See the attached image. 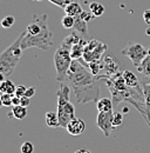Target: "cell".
Instances as JSON below:
<instances>
[{
	"mask_svg": "<svg viewBox=\"0 0 150 153\" xmlns=\"http://www.w3.org/2000/svg\"><path fill=\"white\" fill-rule=\"evenodd\" d=\"M65 82L71 86L79 104H87L90 101L97 102L100 99L101 80L94 76L80 59H73Z\"/></svg>",
	"mask_w": 150,
	"mask_h": 153,
	"instance_id": "1",
	"label": "cell"
},
{
	"mask_svg": "<svg viewBox=\"0 0 150 153\" xmlns=\"http://www.w3.org/2000/svg\"><path fill=\"white\" fill-rule=\"evenodd\" d=\"M71 86L65 82H60L59 88L56 90L57 100V118L59 127L66 128L68 123L75 118V106L71 101Z\"/></svg>",
	"mask_w": 150,
	"mask_h": 153,
	"instance_id": "2",
	"label": "cell"
},
{
	"mask_svg": "<svg viewBox=\"0 0 150 153\" xmlns=\"http://www.w3.org/2000/svg\"><path fill=\"white\" fill-rule=\"evenodd\" d=\"M25 31L13 41L6 50H4L0 53V73H2L6 78L11 76L20 61V58L22 56V48H21V41L24 38Z\"/></svg>",
	"mask_w": 150,
	"mask_h": 153,
	"instance_id": "3",
	"label": "cell"
},
{
	"mask_svg": "<svg viewBox=\"0 0 150 153\" xmlns=\"http://www.w3.org/2000/svg\"><path fill=\"white\" fill-rule=\"evenodd\" d=\"M73 58L71 56V50L60 45L54 53V66L56 71L55 78L59 82H65Z\"/></svg>",
	"mask_w": 150,
	"mask_h": 153,
	"instance_id": "4",
	"label": "cell"
},
{
	"mask_svg": "<svg viewBox=\"0 0 150 153\" xmlns=\"http://www.w3.org/2000/svg\"><path fill=\"white\" fill-rule=\"evenodd\" d=\"M53 33L47 30L46 32L39 34V36H28L26 34V31H25V34H24V38L21 41V48L22 50H27V48H40V50H48L53 46Z\"/></svg>",
	"mask_w": 150,
	"mask_h": 153,
	"instance_id": "5",
	"label": "cell"
},
{
	"mask_svg": "<svg viewBox=\"0 0 150 153\" xmlns=\"http://www.w3.org/2000/svg\"><path fill=\"white\" fill-rule=\"evenodd\" d=\"M106 51H107V45L104 42H101L100 40H96V39H92L87 42L85 47V53H83L82 60L87 64L101 60L104 57Z\"/></svg>",
	"mask_w": 150,
	"mask_h": 153,
	"instance_id": "6",
	"label": "cell"
},
{
	"mask_svg": "<svg viewBox=\"0 0 150 153\" xmlns=\"http://www.w3.org/2000/svg\"><path fill=\"white\" fill-rule=\"evenodd\" d=\"M121 53L127 58H129L132 62V65L137 68L141 66L142 61L148 56V50L143 47V45L138 42H129L122 51Z\"/></svg>",
	"mask_w": 150,
	"mask_h": 153,
	"instance_id": "7",
	"label": "cell"
},
{
	"mask_svg": "<svg viewBox=\"0 0 150 153\" xmlns=\"http://www.w3.org/2000/svg\"><path fill=\"white\" fill-rule=\"evenodd\" d=\"M96 125L102 131L104 137H110L112 130L115 128L112 126V111L110 112H99L96 118Z\"/></svg>",
	"mask_w": 150,
	"mask_h": 153,
	"instance_id": "8",
	"label": "cell"
},
{
	"mask_svg": "<svg viewBox=\"0 0 150 153\" xmlns=\"http://www.w3.org/2000/svg\"><path fill=\"white\" fill-rule=\"evenodd\" d=\"M102 61H103V70L100 76H112L116 74L117 72H120V61L117 59L106 54L102 58Z\"/></svg>",
	"mask_w": 150,
	"mask_h": 153,
	"instance_id": "9",
	"label": "cell"
},
{
	"mask_svg": "<svg viewBox=\"0 0 150 153\" xmlns=\"http://www.w3.org/2000/svg\"><path fill=\"white\" fill-rule=\"evenodd\" d=\"M66 130H67L68 133L72 134V135H75V137L80 135V134H82L86 131V123L81 118H76L75 117L74 119H72L68 123Z\"/></svg>",
	"mask_w": 150,
	"mask_h": 153,
	"instance_id": "10",
	"label": "cell"
},
{
	"mask_svg": "<svg viewBox=\"0 0 150 153\" xmlns=\"http://www.w3.org/2000/svg\"><path fill=\"white\" fill-rule=\"evenodd\" d=\"M122 76H123V79H124L126 84H127L129 87L143 92V88H142V86H141V82H140L138 78H137V76H136L135 73H132L129 70H126V71H122Z\"/></svg>",
	"mask_w": 150,
	"mask_h": 153,
	"instance_id": "11",
	"label": "cell"
},
{
	"mask_svg": "<svg viewBox=\"0 0 150 153\" xmlns=\"http://www.w3.org/2000/svg\"><path fill=\"white\" fill-rule=\"evenodd\" d=\"M87 40L85 38H82L80 40V42H77V44H75L72 46V48H71V56L73 59H76V60H79V59H81V58L83 57V53H85V47H86V45H87Z\"/></svg>",
	"mask_w": 150,
	"mask_h": 153,
	"instance_id": "12",
	"label": "cell"
},
{
	"mask_svg": "<svg viewBox=\"0 0 150 153\" xmlns=\"http://www.w3.org/2000/svg\"><path fill=\"white\" fill-rule=\"evenodd\" d=\"M82 2L80 1H74V2H71L69 5L66 6L65 8V13L68 14V16H72V17H80L81 13L83 12V8H82Z\"/></svg>",
	"mask_w": 150,
	"mask_h": 153,
	"instance_id": "13",
	"label": "cell"
},
{
	"mask_svg": "<svg viewBox=\"0 0 150 153\" xmlns=\"http://www.w3.org/2000/svg\"><path fill=\"white\" fill-rule=\"evenodd\" d=\"M88 22H86L85 20H82L80 17H75V31L82 37V38H87L88 37Z\"/></svg>",
	"mask_w": 150,
	"mask_h": 153,
	"instance_id": "14",
	"label": "cell"
},
{
	"mask_svg": "<svg viewBox=\"0 0 150 153\" xmlns=\"http://www.w3.org/2000/svg\"><path fill=\"white\" fill-rule=\"evenodd\" d=\"M96 108L99 112H110L114 108L112 100L109 98H100L96 102Z\"/></svg>",
	"mask_w": 150,
	"mask_h": 153,
	"instance_id": "15",
	"label": "cell"
},
{
	"mask_svg": "<svg viewBox=\"0 0 150 153\" xmlns=\"http://www.w3.org/2000/svg\"><path fill=\"white\" fill-rule=\"evenodd\" d=\"M82 39V37L77 33V32H72V33H69L66 38L62 40V42L60 44L61 46H63V47H67V48H72V46L75 45V44H77V42H80V40Z\"/></svg>",
	"mask_w": 150,
	"mask_h": 153,
	"instance_id": "16",
	"label": "cell"
},
{
	"mask_svg": "<svg viewBox=\"0 0 150 153\" xmlns=\"http://www.w3.org/2000/svg\"><path fill=\"white\" fill-rule=\"evenodd\" d=\"M15 90H17V86L10 79H6L2 82H0V94L1 93H7V94H11V96H15Z\"/></svg>",
	"mask_w": 150,
	"mask_h": 153,
	"instance_id": "17",
	"label": "cell"
},
{
	"mask_svg": "<svg viewBox=\"0 0 150 153\" xmlns=\"http://www.w3.org/2000/svg\"><path fill=\"white\" fill-rule=\"evenodd\" d=\"M137 71H138L142 76H146L150 82V48L148 50V56H147L146 59L142 61L141 66L137 67Z\"/></svg>",
	"mask_w": 150,
	"mask_h": 153,
	"instance_id": "18",
	"label": "cell"
},
{
	"mask_svg": "<svg viewBox=\"0 0 150 153\" xmlns=\"http://www.w3.org/2000/svg\"><path fill=\"white\" fill-rule=\"evenodd\" d=\"M144 90V102H146V111H147V123L150 125V84H143Z\"/></svg>",
	"mask_w": 150,
	"mask_h": 153,
	"instance_id": "19",
	"label": "cell"
},
{
	"mask_svg": "<svg viewBox=\"0 0 150 153\" xmlns=\"http://www.w3.org/2000/svg\"><path fill=\"white\" fill-rule=\"evenodd\" d=\"M8 117H14L15 119L18 120H22L27 117V107H24L21 105H18V106H13L12 108V114L8 115Z\"/></svg>",
	"mask_w": 150,
	"mask_h": 153,
	"instance_id": "20",
	"label": "cell"
},
{
	"mask_svg": "<svg viewBox=\"0 0 150 153\" xmlns=\"http://www.w3.org/2000/svg\"><path fill=\"white\" fill-rule=\"evenodd\" d=\"M89 11L93 13L95 18H99V17L103 16L106 8H104V6H103L102 4L94 1V2H90V4H89Z\"/></svg>",
	"mask_w": 150,
	"mask_h": 153,
	"instance_id": "21",
	"label": "cell"
},
{
	"mask_svg": "<svg viewBox=\"0 0 150 153\" xmlns=\"http://www.w3.org/2000/svg\"><path fill=\"white\" fill-rule=\"evenodd\" d=\"M46 125L48 127H59V118L56 112L48 111L46 112Z\"/></svg>",
	"mask_w": 150,
	"mask_h": 153,
	"instance_id": "22",
	"label": "cell"
},
{
	"mask_svg": "<svg viewBox=\"0 0 150 153\" xmlns=\"http://www.w3.org/2000/svg\"><path fill=\"white\" fill-rule=\"evenodd\" d=\"M61 24H62V27L63 28H73L75 25V18L72 16H68V14H65L61 19Z\"/></svg>",
	"mask_w": 150,
	"mask_h": 153,
	"instance_id": "23",
	"label": "cell"
},
{
	"mask_svg": "<svg viewBox=\"0 0 150 153\" xmlns=\"http://www.w3.org/2000/svg\"><path fill=\"white\" fill-rule=\"evenodd\" d=\"M15 22V18L13 16H6L0 21V26L2 28H11Z\"/></svg>",
	"mask_w": 150,
	"mask_h": 153,
	"instance_id": "24",
	"label": "cell"
},
{
	"mask_svg": "<svg viewBox=\"0 0 150 153\" xmlns=\"http://www.w3.org/2000/svg\"><path fill=\"white\" fill-rule=\"evenodd\" d=\"M49 2H52L53 5H56L57 7L65 10L67 5H69L71 2H74V1H80V2H85L83 0H48Z\"/></svg>",
	"mask_w": 150,
	"mask_h": 153,
	"instance_id": "25",
	"label": "cell"
},
{
	"mask_svg": "<svg viewBox=\"0 0 150 153\" xmlns=\"http://www.w3.org/2000/svg\"><path fill=\"white\" fill-rule=\"evenodd\" d=\"M123 123V113L121 112H112V126L117 127Z\"/></svg>",
	"mask_w": 150,
	"mask_h": 153,
	"instance_id": "26",
	"label": "cell"
},
{
	"mask_svg": "<svg viewBox=\"0 0 150 153\" xmlns=\"http://www.w3.org/2000/svg\"><path fill=\"white\" fill-rule=\"evenodd\" d=\"M21 153H33L34 152V145L31 141H25L21 147H20Z\"/></svg>",
	"mask_w": 150,
	"mask_h": 153,
	"instance_id": "27",
	"label": "cell"
},
{
	"mask_svg": "<svg viewBox=\"0 0 150 153\" xmlns=\"http://www.w3.org/2000/svg\"><path fill=\"white\" fill-rule=\"evenodd\" d=\"M0 98H1V101H2V105L4 106H12V98L13 96L11 94H7V93H1L0 94Z\"/></svg>",
	"mask_w": 150,
	"mask_h": 153,
	"instance_id": "28",
	"label": "cell"
},
{
	"mask_svg": "<svg viewBox=\"0 0 150 153\" xmlns=\"http://www.w3.org/2000/svg\"><path fill=\"white\" fill-rule=\"evenodd\" d=\"M80 18H81L82 20H85L86 22H89V21H90V20H93L95 17H94V14L90 12V11H83V12L81 13Z\"/></svg>",
	"mask_w": 150,
	"mask_h": 153,
	"instance_id": "29",
	"label": "cell"
},
{
	"mask_svg": "<svg viewBox=\"0 0 150 153\" xmlns=\"http://www.w3.org/2000/svg\"><path fill=\"white\" fill-rule=\"evenodd\" d=\"M26 91H27V87H25L22 85H19V86H17V90H15V96L19 97V98L26 96Z\"/></svg>",
	"mask_w": 150,
	"mask_h": 153,
	"instance_id": "30",
	"label": "cell"
},
{
	"mask_svg": "<svg viewBox=\"0 0 150 153\" xmlns=\"http://www.w3.org/2000/svg\"><path fill=\"white\" fill-rule=\"evenodd\" d=\"M20 105L24 106V107H28L31 105V98H28V97L26 96L21 97L20 98Z\"/></svg>",
	"mask_w": 150,
	"mask_h": 153,
	"instance_id": "31",
	"label": "cell"
},
{
	"mask_svg": "<svg viewBox=\"0 0 150 153\" xmlns=\"http://www.w3.org/2000/svg\"><path fill=\"white\" fill-rule=\"evenodd\" d=\"M143 20L146 21V24L150 25V10H146L143 12Z\"/></svg>",
	"mask_w": 150,
	"mask_h": 153,
	"instance_id": "32",
	"label": "cell"
},
{
	"mask_svg": "<svg viewBox=\"0 0 150 153\" xmlns=\"http://www.w3.org/2000/svg\"><path fill=\"white\" fill-rule=\"evenodd\" d=\"M34 94H35V88H34V87H28L27 91H26V97L32 98Z\"/></svg>",
	"mask_w": 150,
	"mask_h": 153,
	"instance_id": "33",
	"label": "cell"
},
{
	"mask_svg": "<svg viewBox=\"0 0 150 153\" xmlns=\"http://www.w3.org/2000/svg\"><path fill=\"white\" fill-rule=\"evenodd\" d=\"M20 105V98L17 96H13L12 98V106H18Z\"/></svg>",
	"mask_w": 150,
	"mask_h": 153,
	"instance_id": "34",
	"label": "cell"
},
{
	"mask_svg": "<svg viewBox=\"0 0 150 153\" xmlns=\"http://www.w3.org/2000/svg\"><path fill=\"white\" fill-rule=\"evenodd\" d=\"M74 153H92V152L88 151V150H86V149H79V150H76Z\"/></svg>",
	"mask_w": 150,
	"mask_h": 153,
	"instance_id": "35",
	"label": "cell"
},
{
	"mask_svg": "<svg viewBox=\"0 0 150 153\" xmlns=\"http://www.w3.org/2000/svg\"><path fill=\"white\" fill-rule=\"evenodd\" d=\"M122 111H123V113H128V108H127V107H126V108H123Z\"/></svg>",
	"mask_w": 150,
	"mask_h": 153,
	"instance_id": "36",
	"label": "cell"
},
{
	"mask_svg": "<svg viewBox=\"0 0 150 153\" xmlns=\"http://www.w3.org/2000/svg\"><path fill=\"white\" fill-rule=\"evenodd\" d=\"M147 34H148V36H150V28H148V30H147Z\"/></svg>",
	"mask_w": 150,
	"mask_h": 153,
	"instance_id": "37",
	"label": "cell"
},
{
	"mask_svg": "<svg viewBox=\"0 0 150 153\" xmlns=\"http://www.w3.org/2000/svg\"><path fill=\"white\" fill-rule=\"evenodd\" d=\"M1 106H4V105H2V101H1V98H0V107Z\"/></svg>",
	"mask_w": 150,
	"mask_h": 153,
	"instance_id": "38",
	"label": "cell"
},
{
	"mask_svg": "<svg viewBox=\"0 0 150 153\" xmlns=\"http://www.w3.org/2000/svg\"><path fill=\"white\" fill-rule=\"evenodd\" d=\"M33 1H34V0H33ZM38 1H41V0H38Z\"/></svg>",
	"mask_w": 150,
	"mask_h": 153,
	"instance_id": "39",
	"label": "cell"
}]
</instances>
